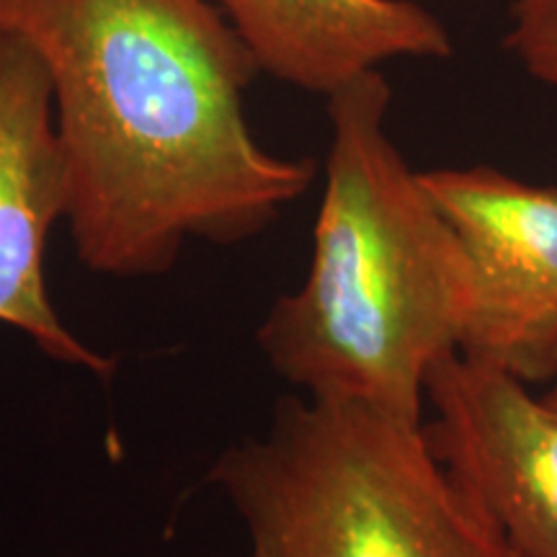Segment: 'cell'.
<instances>
[{"instance_id":"obj_1","label":"cell","mask_w":557,"mask_h":557,"mask_svg":"<svg viewBox=\"0 0 557 557\" xmlns=\"http://www.w3.org/2000/svg\"><path fill=\"white\" fill-rule=\"evenodd\" d=\"M37 54L67 169V233L109 278H152L194 240L267 233L315 181L246 116L261 73L214 0H0Z\"/></svg>"},{"instance_id":"obj_2","label":"cell","mask_w":557,"mask_h":557,"mask_svg":"<svg viewBox=\"0 0 557 557\" xmlns=\"http://www.w3.org/2000/svg\"><path fill=\"white\" fill-rule=\"evenodd\" d=\"M382 70L329 99L331 145L308 274L256 331L284 385L423 423L426 380L462 348L475 276L457 230L387 132Z\"/></svg>"},{"instance_id":"obj_3","label":"cell","mask_w":557,"mask_h":557,"mask_svg":"<svg viewBox=\"0 0 557 557\" xmlns=\"http://www.w3.org/2000/svg\"><path fill=\"white\" fill-rule=\"evenodd\" d=\"M207 483L246 529V557H517L423 423L357 403L284 395Z\"/></svg>"},{"instance_id":"obj_4","label":"cell","mask_w":557,"mask_h":557,"mask_svg":"<svg viewBox=\"0 0 557 557\" xmlns=\"http://www.w3.org/2000/svg\"><path fill=\"white\" fill-rule=\"evenodd\" d=\"M468 250L475 310L459 354L534 385L557 377V186L491 165L421 171Z\"/></svg>"},{"instance_id":"obj_5","label":"cell","mask_w":557,"mask_h":557,"mask_svg":"<svg viewBox=\"0 0 557 557\" xmlns=\"http://www.w3.org/2000/svg\"><path fill=\"white\" fill-rule=\"evenodd\" d=\"M429 447L475 496L517 557H557V408L465 354L431 369Z\"/></svg>"},{"instance_id":"obj_6","label":"cell","mask_w":557,"mask_h":557,"mask_svg":"<svg viewBox=\"0 0 557 557\" xmlns=\"http://www.w3.org/2000/svg\"><path fill=\"white\" fill-rule=\"evenodd\" d=\"M65 218L67 169L50 78L24 41L0 32V325L54 364L107 382L116 359L70 329L47 287V240Z\"/></svg>"},{"instance_id":"obj_7","label":"cell","mask_w":557,"mask_h":557,"mask_svg":"<svg viewBox=\"0 0 557 557\" xmlns=\"http://www.w3.org/2000/svg\"><path fill=\"white\" fill-rule=\"evenodd\" d=\"M261 73L331 99L395 60L455 52L442 18L416 0H214Z\"/></svg>"},{"instance_id":"obj_8","label":"cell","mask_w":557,"mask_h":557,"mask_svg":"<svg viewBox=\"0 0 557 557\" xmlns=\"http://www.w3.org/2000/svg\"><path fill=\"white\" fill-rule=\"evenodd\" d=\"M504 47L532 78L557 86V0H517Z\"/></svg>"},{"instance_id":"obj_9","label":"cell","mask_w":557,"mask_h":557,"mask_svg":"<svg viewBox=\"0 0 557 557\" xmlns=\"http://www.w3.org/2000/svg\"><path fill=\"white\" fill-rule=\"evenodd\" d=\"M545 398H547L549 403H553V406L557 408V387H553V389H549V393L545 395Z\"/></svg>"}]
</instances>
